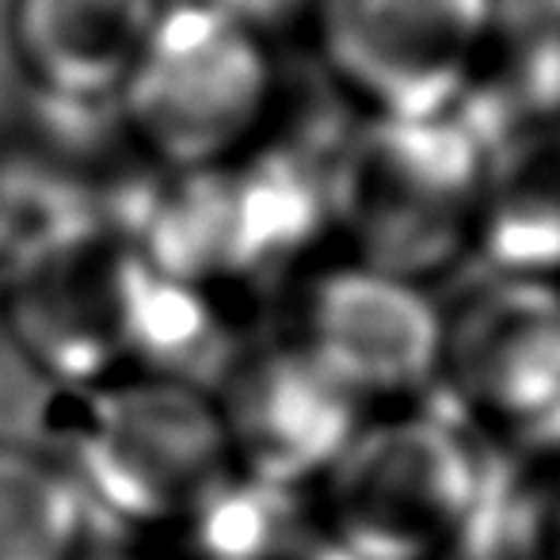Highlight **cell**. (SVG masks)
Returning <instances> with one entry per match:
<instances>
[{
    "mask_svg": "<svg viewBox=\"0 0 560 560\" xmlns=\"http://www.w3.org/2000/svg\"><path fill=\"white\" fill-rule=\"evenodd\" d=\"M229 462L271 485L302 488L359 435V397L302 343L241 351L214 389Z\"/></svg>",
    "mask_w": 560,
    "mask_h": 560,
    "instance_id": "obj_7",
    "label": "cell"
},
{
    "mask_svg": "<svg viewBox=\"0 0 560 560\" xmlns=\"http://www.w3.org/2000/svg\"><path fill=\"white\" fill-rule=\"evenodd\" d=\"M77 560H172V557L149 553V549H133V546H112V549H84Z\"/></svg>",
    "mask_w": 560,
    "mask_h": 560,
    "instance_id": "obj_17",
    "label": "cell"
},
{
    "mask_svg": "<svg viewBox=\"0 0 560 560\" xmlns=\"http://www.w3.org/2000/svg\"><path fill=\"white\" fill-rule=\"evenodd\" d=\"M279 104L267 38L210 0H164L118 89L126 138L156 168H214L267 133Z\"/></svg>",
    "mask_w": 560,
    "mask_h": 560,
    "instance_id": "obj_3",
    "label": "cell"
},
{
    "mask_svg": "<svg viewBox=\"0 0 560 560\" xmlns=\"http://www.w3.org/2000/svg\"><path fill=\"white\" fill-rule=\"evenodd\" d=\"M298 488L271 485L229 469L172 530L184 541V560H294L305 553Z\"/></svg>",
    "mask_w": 560,
    "mask_h": 560,
    "instance_id": "obj_13",
    "label": "cell"
},
{
    "mask_svg": "<svg viewBox=\"0 0 560 560\" xmlns=\"http://www.w3.org/2000/svg\"><path fill=\"white\" fill-rule=\"evenodd\" d=\"M294 343L354 397L416 393L443 366V310L420 282L354 259L305 287L302 339Z\"/></svg>",
    "mask_w": 560,
    "mask_h": 560,
    "instance_id": "obj_8",
    "label": "cell"
},
{
    "mask_svg": "<svg viewBox=\"0 0 560 560\" xmlns=\"http://www.w3.org/2000/svg\"><path fill=\"white\" fill-rule=\"evenodd\" d=\"M469 252L485 275H560V122L526 130L488 153Z\"/></svg>",
    "mask_w": 560,
    "mask_h": 560,
    "instance_id": "obj_12",
    "label": "cell"
},
{
    "mask_svg": "<svg viewBox=\"0 0 560 560\" xmlns=\"http://www.w3.org/2000/svg\"><path fill=\"white\" fill-rule=\"evenodd\" d=\"M485 172L488 149L454 112L366 115L332 145V229L359 264L423 282L469 252Z\"/></svg>",
    "mask_w": 560,
    "mask_h": 560,
    "instance_id": "obj_2",
    "label": "cell"
},
{
    "mask_svg": "<svg viewBox=\"0 0 560 560\" xmlns=\"http://www.w3.org/2000/svg\"><path fill=\"white\" fill-rule=\"evenodd\" d=\"M164 0H12V46L38 96L115 104Z\"/></svg>",
    "mask_w": 560,
    "mask_h": 560,
    "instance_id": "obj_10",
    "label": "cell"
},
{
    "mask_svg": "<svg viewBox=\"0 0 560 560\" xmlns=\"http://www.w3.org/2000/svg\"><path fill=\"white\" fill-rule=\"evenodd\" d=\"M50 435L89 515L122 530H172L229 469L214 393L145 370L58 385Z\"/></svg>",
    "mask_w": 560,
    "mask_h": 560,
    "instance_id": "obj_1",
    "label": "cell"
},
{
    "mask_svg": "<svg viewBox=\"0 0 560 560\" xmlns=\"http://www.w3.org/2000/svg\"><path fill=\"white\" fill-rule=\"evenodd\" d=\"M244 27H252L259 38H271L275 31H287L294 23L310 20L317 0H210Z\"/></svg>",
    "mask_w": 560,
    "mask_h": 560,
    "instance_id": "obj_15",
    "label": "cell"
},
{
    "mask_svg": "<svg viewBox=\"0 0 560 560\" xmlns=\"http://www.w3.org/2000/svg\"><path fill=\"white\" fill-rule=\"evenodd\" d=\"M485 462L454 393L431 397L423 416L359 431L332 465L336 541L359 557L416 560L457 534Z\"/></svg>",
    "mask_w": 560,
    "mask_h": 560,
    "instance_id": "obj_4",
    "label": "cell"
},
{
    "mask_svg": "<svg viewBox=\"0 0 560 560\" xmlns=\"http://www.w3.org/2000/svg\"><path fill=\"white\" fill-rule=\"evenodd\" d=\"M141 259L112 225L54 233L0 259V317L12 343L58 385L130 370Z\"/></svg>",
    "mask_w": 560,
    "mask_h": 560,
    "instance_id": "obj_5",
    "label": "cell"
},
{
    "mask_svg": "<svg viewBox=\"0 0 560 560\" xmlns=\"http://www.w3.org/2000/svg\"><path fill=\"white\" fill-rule=\"evenodd\" d=\"M443 366L462 405L538 423L560 400V287L485 275L443 313Z\"/></svg>",
    "mask_w": 560,
    "mask_h": 560,
    "instance_id": "obj_9",
    "label": "cell"
},
{
    "mask_svg": "<svg viewBox=\"0 0 560 560\" xmlns=\"http://www.w3.org/2000/svg\"><path fill=\"white\" fill-rule=\"evenodd\" d=\"M492 0H317L320 58L366 115H446L469 81Z\"/></svg>",
    "mask_w": 560,
    "mask_h": 560,
    "instance_id": "obj_6",
    "label": "cell"
},
{
    "mask_svg": "<svg viewBox=\"0 0 560 560\" xmlns=\"http://www.w3.org/2000/svg\"><path fill=\"white\" fill-rule=\"evenodd\" d=\"M92 515L43 446L0 443V560H77Z\"/></svg>",
    "mask_w": 560,
    "mask_h": 560,
    "instance_id": "obj_14",
    "label": "cell"
},
{
    "mask_svg": "<svg viewBox=\"0 0 560 560\" xmlns=\"http://www.w3.org/2000/svg\"><path fill=\"white\" fill-rule=\"evenodd\" d=\"M450 112L488 153L560 122V0H492L469 81Z\"/></svg>",
    "mask_w": 560,
    "mask_h": 560,
    "instance_id": "obj_11",
    "label": "cell"
},
{
    "mask_svg": "<svg viewBox=\"0 0 560 560\" xmlns=\"http://www.w3.org/2000/svg\"><path fill=\"white\" fill-rule=\"evenodd\" d=\"M530 560H560V492L538 488L530 530Z\"/></svg>",
    "mask_w": 560,
    "mask_h": 560,
    "instance_id": "obj_16",
    "label": "cell"
}]
</instances>
